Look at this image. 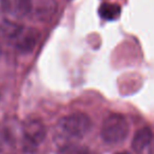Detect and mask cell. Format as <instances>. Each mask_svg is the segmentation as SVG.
Wrapping results in <instances>:
<instances>
[{
	"mask_svg": "<svg viewBox=\"0 0 154 154\" xmlns=\"http://www.w3.org/2000/svg\"><path fill=\"white\" fill-rule=\"evenodd\" d=\"M130 132L129 122L119 113H112L103 120L100 135L103 141L110 145L122 143Z\"/></svg>",
	"mask_w": 154,
	"mask_h": 154,
	"instance_id": "6da1fadb",
	"label": "cell"
},
{
	"mask_svg": "<svg viewBox=\"0 0 154 154\" xmlns=\"http://www.w3.org/2000/svg\"><path fill=\"white\" fill-rule=\"evenodd\" d=\"M58 125L66 135L80 138L90 132L92 120L85 113H73L62 117Z\"/></svg>",
	"mask_w": 154,
	"mask_h": 154,
	"instance_id": "7a4b0ae2",
	"label": "cell"
},
{
	"mask_svg": "<svg viewBox=\"0 0 154 154\" xmlns=\"http://www.w3.org/2000/svg\"><path fill=\"white\" fill-rule=\"evenodd\" d=\"M21 133L26 149H34L45 139L47 128L40 119L32 118L23 122L21 127Z\"/></svg>",
	"mask_w": 154,
	"mask_h": 154,
	"instance_id": "3957f363",
	"label": "cell"
},
{
	"mask_svg": "<svg viewBox=\"0 0 154 154\" xmlns=\"http://www.w3.org/2000/svg\"><path fill=\"white\" fill-rule=\"evenodd\" d=\"M40 39V32L37 29L22 26L15 38L12 40L15 49L20 54H30L34 51Z\"/></svg>",
	"mask_w": 154,
	"mask_h": 154,
	"instance_id": "277c9868",
	"label": "cell"
},
{
	"mask_svg": "<svg viewBox=\"0 0 154 154\" xmlns=\"http://www.w3.org/2000/svg\"><path fill=\"white\" fill-rule=\"evenodd\" d=\"M57 11L56 0H32V11L35 19L47 22L53 18Z\"/></svg>",
	"mask_w": 154,
	"mask_h": 154,
	"instance_id": "5b68a950",
	"label": "cell"
},
{
	"mask_svg": "<svg viewBox=\"0 0 154 154\" xmlns=\"http://www.w3.org/2000/svg\"><path fill=\"white\" fill-rule=\"evenodd\" d=\"M3 12L15 18H23L32 11V0H1Z\"/></svg>",
	"mask_w": 154,
	"mask_h": 154,
	"instance_id": "8992f818",
	"label": "cell"
},
{
	"mask_svg": "<svg viewBox=\"0 0 154 154\" xmlns=\"http://www.w3.org/2000/svg\"><path fill=\"white\" fill-rule=\"evenodd\" d=\"M152 139V131L149 127H143L140 128L136 133L134 134L132 139V149L136 152H141L147 148V146L150 143Z\"/></svg>",
	"mask_w": 154,
	"mask_h": 154,
	"instance_id": "52a82bcc",
	"label": "cell"
},
{
	"mask_svg": "<svg viewBox=\"0 0 154 154\" xmlns=\"http://www.w3.org/2000/svg\"><path fill=\"white\" fill-rule=\"evenodd\" d=\"M120 7L115 3H103L99 7L98 13L101 18L106 20H115L120 15Z\"/></svg>",
	"mask_w": 154,
	"mask_h": 154,
	"instance_id": "ba28073f",
	"label": "cell"
},
{
	"mask_svg": "<svg viewBox=\"0 0 154 154\" xmlns=\"http://www.w3.org/2000/svg\"><path fill=\"white\" fill-rule=\"evenodd\" d=\"M22 26L15 23L12 21H5L3 24L0 28V32L2 33V35L8 39V40L12 41L16 37L20 30H21Z\"/></svg>",
	"mask_w": 154,
	"mask_h": 154,
	"instance_id": "9c48e42d",
	"label": "cell"
},
{
	"mask_svg": "<svg viewBox=\"0 0 154 154\" xmlns=\"http://www.w3.org/2000/svg\"><path fill=\"white\" fill-rule=\"evenodd\" d=\"M59 154H90V150L84 145L68 143L60 148Z\"/></svg>",
	"mask_w": 154,
	"mask_h": 154,
	"instance_id": "30bf717a",
	"label": "cell"
},
{
	"mask_svg": "<svg viewBox=\"0 0 154 154\" xmlns=\"http://www.w3.org/2000/svg\"><path fill=\"white\" fill-rule=\"evenodd\" d=\"M0 55H1V43H0Z\"/></svg>",
	"mask_w": 154,
	"mask_h": 154,
	"instance_id": "8fae6325",
	"label": "cell"
},
{
	"mask_svg": "<svg viewBox=\"0 0 154 154\" xmlns=\"http://www.w3.org/2000/svg\"><path fill=\"white\" fill-rule=\"evenodd\" d=\"M117 154H127L126 152H122V153H117Z\"/></svg>",
	"mask_w": 154,
	"mask_h": 154,
	"instance_id": "7c38bea8",
	"label": "cell"
},
{
	"mask_svg": "<svg viewBox=\"0 0 154 154\" xmlns=\"http://www.w3.org/2000/svg\"><path fill=\"white\" fill-rule=\"evenodd\" d=\"M0 1H1V0H0Z\"/></svg>",
	"mask_w": 154,
	"mask_h": 154,
	"instance_id": "4fadbf2b",
	"label": "cell"
}]
</instances>
